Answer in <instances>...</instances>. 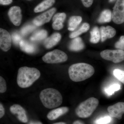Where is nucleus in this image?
<instances>
[{"instance_id":"nucleus-35","label":"nucleus","mask_w":124,"mask_h":124,"mask_svg":"<svg viewBox=\"0 0 124 124\" xmlns=\"http://www.w3.org/2000/svg\"><path fill=\"white\" fill-rule=\"evenodd\" d=\"M28 124H42V123L39 121H31Z\"/></svg>"},{"instance_id":"nucleus-20","label":"nucleus","mask_w":124,"mask_h":124,"mask_svg":"<svg viewBox=\"0 0 124 124\" xmlns=\"http://www.w3.org/2000/svg\"><path fill=\"white\" fill-rule=\"evenodd\" d=\"M82 21V18L80 16H72L70 18L68 22V30L73 31L77 27Z\"/></svg>"},{"instance_id":"nucleus-5","label":"nucleus","mask_w":124,"mask_h":124,"mask_svg":"<svg viewBox=\"0 0 124 124\" xmlns=\"http://www.w3.org/2000/svg\"><path fill=\"white\" fill-rule=\"evenodd\" d=\"M43 61L48 63H57L66 62L68 56L63 51L55 49L47 53L42 58Z\"/></svg>"},{"instance_id":"nucleus-7","label":"nucleus","mask_w":124,"mask_h":124,"mask_svg":"<svg viewBox=\"0 0 124 124\" xmlns=\"http://www.w3.org/2000/svg\"><path fill=\"white\" fill-rule=\"evenodd\" d=\"M112 19L115 23L120 24L124 22V0H117L113 8Z\"/></svg>"},{"instance_id":"nucleus-30","label":"nucleus","mask_w":124,"mask_h":124,"mask_svg":"<svg viewBox=\"0 0 124 124\" xmlns=\"http://www.w3.org/2000/svg\"><path fill=\"white\" fill-rule=\"evenodd\" d=\"M7 90L6 82L3 77H0V93H4Z\"/></svg>"},{"instance_id":"nucleus-16","label":"nucleus","mask_w":124,"mask_h":124,"mask_svg":"<svg viewBox=\"0 0 124 124\" xmlns=\"http://www.w3.org/2000/svg\"><path fill=\"white\" fill-rule=\"evenodd\" d=\"M62 36L60 33H54L45 40L44 45L46 48H51L59 42Z\"/></svg>"},{"instance_id":"nucleus-2","label":"nucleus","mask_w":124,"mask_h":124,"mask_svg":"<svg viewBox=\"0 0 124 124\" xmlns=\"http://www.w3.org/2000/svg\"><path fill=\"white\" fill-rule=\"evenodd\" d=\"M40 76V72L36 68L22 67L18 72L17 83L18 85L23 88H28L38 80Z\"/></svg>"},{"instance_id":"nucleus-3","label":"nucleus","mask_w":124,"mask_h":124,"mask_svg":"<svg viewBox=\"0 0 124 124\" xmlns=\"http://www.w3.org/2000/svg\"><path fill=\"white\" fill-rule=\"evenodd\" d=\"M40 100L46 108L51 109L59 107L62 102V97L55 89L49 88L45 89L40 93Z\"/></svg>"},{"instance_id":"nucleus-12","label":"nucleus","mask_w":124,"mask_h":124,"mask_svg":"<svg viewBox=\"0 0 124 124\" xmlns=\"http://www.w3.org/2000/svg\"><path fill=\"white\" fill-rule=\"evenodd\" d=\"M10 110L11 113L17 116L18 119L23 123L28 122V119L26 112L24 108L19 104H15L10 108Z\"/></svg>"},{"instance_id":"nucleus-27","label":"nucleus","mask_w":124,"mask_h":124,"mask_svg":"<svg viewBox=\"0 0 124 124\" xmlns=\"http://www.w3.org/2000/svg\"><path fill=\"white\" fill-rule=\"evenodd\" d=\"M114 76L120 81L124 84V71L119 69H115L113 71Z\"/></svg>"},{"instance_id":"nucleus-32","label":"nucleus","mask_w":124,"mask_h":124,"mask_svg":"<svg viewBox=\"0 0 124 124\" xmlns=\"http://www.w3.org/2000/svg\"><path fill=\"white\" fill-rule=\"evenodd\" d=\"M82 4L85 7L88 8L92 5L93 0H81Z\"/></svg>"},{"instance_id":"nucleus-19","label":"nucleus","mask_w":124,"mask_h":124,"mask_svg":"<svg viewBox=\"0 0 124 124\" xmlns=\"http://www.w3.org/2000/svg\"><path fill=\"white\" fill-rule=\"evenodd\" d=\"M55 2V0H44L35 7L34 12L38 13L45 11L51 7Z\"/></svg>"},{"instance_id":"nucleus-6","label":"nucleus","mask_w":124,"mask_h":124,"mask_svg":"<svg viewBox=\"0 0 124 124\" xmlns=\"http://www.w3.org/2000/svg\"><path fill=\"white\" fill-rule=\"evenodd\" d=\"M101 57L105 60L117 63L124 60V51L121 49L106 50L100 53Z\"/></svg>"},{"instance_id":"nucleus-11","label":"nucleus","mask_w":124,"mask_h":124,"mask_svg":"<svg viewBox=\"0 0 124 124\" xmlns=\"http://www.w3.org/2000/svg\"><path fill=\"white\" fill-rule=\"evenodd\" d=\"M8 14L10 21L14 24L16 26L20 25L22 15V10L20 7L17 6L11 7L9 9Z\"/></svg>"},{"instance_id":"nucleus-37","label":"nucleus","mask_w":124,"mask_h":124,"mask_svg":"<svg viewBox=\"0 0 124 124\" xmlns=\"http://www.w3.org/2000/svg\"><path fill=\"white\" fill-rule=\"evenodd\" d=\"M66 124L63 122H59L54 123V124Z\"/></svg>"},{"instance_id":"nucleus-24","label":"nucleus","mask_w":124,"mask_h":124,"mask_svg":"<svg viewBox=\"0 0 124 124\" xmlns=\"http://www.w3.org/2000/svg\"><path fill=\"white\" fill-rule=\"evenodd\" d=\"M91 38L90 42L93 44H96L99 42L101 38L100 30L98 28L95 27L90 32Z\"/></svg>"},{"instance_id":"nucleus-25","label":"nucleus","mask_w":124,"mask_h":124,"mask_svg":"<svg viewBox=\"0 0 124 124\" xmlns=\"http://www.w3.org/2000/svg\"><path fill=\"white\" fill-rule=\"evenodd\" d=\"M120 89V85L116 83L106 87L104 89V92L108 96H111L114 94L115 92L119 91Z\"/></svg>"},{"instance_id":"nucleus-10","label":"nucleus","mask_w":124,"mask_h":124,"mask_svg":"<svg viewBox=\"0 0 124 124\" xmlns=\"http://www.w3.org/2000/svg\"><path fill=\"white\" fill-rule=\"evenodd\" d=\"M11 38L8 31L5 29H0V47L3 51H7L11 48Z\"/></svg>"},{"instance_id":"nucleus-17","label":"nucleus","mask_w":124,"mask_h":124,"mask_svg":"<svg viewBox=\"0 0 124 124\" xmlns=\"http://www.w3.org/2000/svg\"><path fill=\"white\" fill-rule=\"evenodd\" d=\"M19 45L21 50L27 53L33 54L36 50L35 45L25 40H22Z\"/></svg>"},{"instance_id":"nucleus-21","label":"nucleus","mask_w":124,"mask_h":124,"mask_svg":"<svg viewBox=\"0 0 124 124\" xmlns=\"http://www.w3.org/2000/svg\"><path fill=\"white\" fill-rule=\"evenodd\" d=\"M48 33L46 30L44 29L38 30L33 33L30 38V39L32 41H39L45 39Z\"/></svg>"},{"instance_id":"nucleus-26","label":"nucleus","mask_w":124,"mask_h":124,"mask_svg":"<svg viewBox=\"0 0 124 124\" xmlns=\"http://www.w3.org/2000/svg\"><path fill=\"white\" fill-rule=\"evenodd\" d=\"M36 29L35 26L31 24H28L23 27L21 29L20 32L23 36H26L31 33Z\"/></svg>"},{"instance_id":"nucleus-4","label":"nucleus","mask_w":124,"mask_h":124,"mask_svg":"<svg viewBox=\"0 0 124 124\" xmlns=\"http://www.w3.org/2000/svg\"><path fill=\"white\" fill-rule=\"evenodd\" d=\"M99 104L97 98L91 97L81 103L76 108V114L81 118H87L92 115Z\"/></svg>"},{"instance_id":"nucleus-13","label":"nucleus","mask_w":124,"mask_h":124,"mask_svg":"<svg viewBox=\"0 0 124 124\" xmlns=\"http://www.w3.org/2000/svg\"><path fill=\"white\" fill-rule=\"evenodd\" d=\"M66 17L65 13H58L54 16L53 17L52 27L55 30H60L63 27V23Z\"/></svg>"},{"instance_id":"nucleus-34","label":"nucleus","mask_w":124,"mask_h":124,"mask_svg":"<svg viewBox=\"0 0 124 124\" xmlns=\"http://www.w3.org/2000/svg\"><path fill=\"white\" fill-rule=\"evenodd\" d=\"M5 113V108L1 103H0V118H1Z\"/></svg>"},{"instance_id":"nucleus-23","label":"nucleus","mask_w":124,"mask_h":124,"mask_svg":"<svg viewBox=\"0 0 124 124\" xmlns=\"http://www.w3.org/2000/svg\"><path fill=\"white\" fill-rule=\"evenodd\" d=\"M90 28V25L87 23H84L77 31L73 32L69 36L71 38H74L77 37L80 35L87 31Z\"/></svg>"},{"instance_id":"nucleus-22","label":"nucleus","mask_w":124,"mask_h":124,"mask_svg":"<svg viewBox=\"0 0 124 124\" xmlns=\"http://www.w3.org/2000/svg\"><path fill=\"white\" fill-rule=\"evenodd\" d=\"M112 19V13L109 9L104 10L102 11L98 19V22L100 23H109Z\"/></svg>"},{"instance_id":"nucleus-28","label":"nucleus","mask_w":124,"mask_h":124,"mask_svg":"<svg viewBox=\"0 0 124 124\" xmlns=\"http://www.w3.org/2000/svg\"><path fill=\"white\" fill-rule=\"evenodd\" d=\"M111 121L110 116H105L98 119L95 121L96 124H108Z\"/></svg>"},{"instance_id":"nucleus-18","label":"nucleus","mask_w":124,"mask_h":124,"mask_svg":"<svg viewBox=\"0 0 124 124\" xmlns=\"http://www.w3.org/2000/svg\"><path fill=\"white\" fill-rule=\"evenodd\" d=\"M85 45L82 39L80 37L74 38L69 45V48L72 51H79L84 48Z\"/></svg>"},{"instance_id":"nucleus-31","label":"nucleus","mask_w":124,"mask_h":124,"mask_svg":"<svg viewBox=\"0 0 124 124\" xmlns=\"http://www.w3.org/2000/svg\"><path fill=\"white\" fill-rule=\"evenodd\" d=\"M115 46L119 49H124V36L121 37L119 40L116 43Z\"/></svg>"},{"instance_id":"nucleus-38","label":"nucleus","mask_w":124,"mask_h":124,"mask_svg":"<svg viewBox=\"0 0 124 124\" xmlns=\"http://www.w3.org/2000/svg\"><path fill=\"white\" fill-rule=\"evenodd\" d=\"M115 0H109V1L110 2H113Z\"/></svg>"},{"instance_id":"nucleus-36","label":"nucleus","mask_w":124,"mask_h":124,"mask_svg":"<svg viewBox=\"0 0 124 124\" xmlns=\"http://www.w3.org/2000/svg\"><path fill=\"white\" fill-rule=\"evenodd\" d=\"M73 124H85L84 122L80 120H76L73 122Z\"/></svg>"},{"instance_id":"nucleus-15","label":"nucleus","mask_w":124,"mask_h":124,"mask_svg":"<svg viewBox=\"0 0 124 124\" xmlns=\"http://www.w3.org/2000/svg\"><path fill=\"white\" fill-rule=\"evenodd\" d=\"M69 111V108L67 107H62L50 111L48 113L47 117L49 120H54L66 114Z\"/></svg>"},{"instance_id":"nucleus-8","label":"nucleus","mask_w":124,"mask_h":124,"mask_svg":"<svg viewBox=\"0 0 124 124\" xmlns=\"http://www.w3.org/2000/svg\"><path fill=\"white\" fill-rule=\"evenodd\" d=\"M56 11L55 8L50 9L35 18L33 20V24L37 26H40L49 22Z\"/></svg>"},{"instance_id":"nucleus-39","label":"nucleus","mask_w":124,"mask_h":124,"mask_svg":"<svg viewBox=\"0 0 124 124\" xmlns=\"http://www.w3.org/2000/svg\"></svg>"},{"instance_id":"nucleus-9","label":"nucleus","mask_w":124,"mask_h":124,"mask_svg":"<svg viewBox=\"0 0 124 124\" xmlns=\"http://www.w3.org/2000/svg\"><path fill=\"white\" fill-rule=\"evenodd\" d=\"M107 110L111 117L121 119L122 115L124 113V102H119L110 106L108 108Z\"/></svg>"},{"instance_id":"nucleus-1","label":"nucleus","mask_w":124,"mask_h":124,"mask_svg":"<svg viewBox=\"0 0 124 124\" xmlns=\"http://www.w3.org/2000/svg\"><path fill=\"white\" fill-rule=\"evenodd\" d=\"M94 68L90 64L80 63L72 64L69 68V77L72 81L80 82L87 79L94 74Z\"/></svg>"},{"instance_id":"nucleus-29","label":"nucleus","mask_w":124,"mask_h":124,"mask_svg":"<svg viewBox=\"0 0 124 124\" xmlns=\"http://www.w3.org/2000/svg\"><path fill=\"white\" fill-rule=\"evenodd\" d=\"M11 38L13 42L16 45H19L20 41L22 40L21 36L17 32H14L13 33L12 35Z\"/></svg>"},{"instance_id":"nucleus-14","label":"nucleus","mask_w":124,"mask_h":124,"mask_svg":"<svg viewBox=\"0 0 124 124\" xmlns=\"http://www.w3.org/2000/svg\"><path fill=\"white\" fill-rule=\"evenodd\" d=\"M100 30L102 42H104L108 38H112L115 36L116 33L115 29L110 26L101 27Z\"/></svg>"},{"instance_id":"nucleus-33","label":"nucleus","mask_w":124,"mask_h":124,"mask_svg":"<svg viewBox=\"0 0 124 124\" xmlns=\"http://www.w3.org/2000/svg\"><path fill=\"white\" fill-rule=\"evenodd\" d=\"M13 0H0V4L3 5H7L11 4Z\"/></svg>"}]
</instances>
